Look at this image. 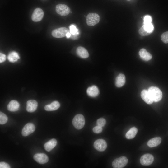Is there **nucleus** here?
<instances>
[{
  "mask_svg": "<svg viewBox=\"0 0 168 168\" xmlns=\"http://www.w3.org/2000/svg\"><path fill=\"white\" fill-rule=\"evenodd\" d=\"M148 91L153 102H157L161 100L162 96V92L158 87L151 86L149 88Z\"/></svg>",
  "mask_w": 168,
  "mask_h": 168,
  "instance_id": "f257e3e1",
  "label": "nucleus"
},
{
  "mask_svg": "<svg viewBox=\"0 0 168 168\" xmlns=\"http://www.w3.org/2000/svg\"><path fill=\"white\" fill-rule=\"evenodd\" d=\"M73 126L77 129H82L85 124V119L84 116L80 114L76 115L72 121Z\"/></svg>",
  "mask_w": 168,
  "mask_h": 168,
  "instance_id": "f03ea898",
  "label": "nucleus"
},
{
  "mask_svg": "<svg viewBox=\"0 0 168 168\" xmlns=\"http://www.w3.org/2000/svg\"><path fill=\"white\" fill-rule=\"evenodd\" d=\"M100 20L99 15L95 13H89L86 17V23L90 26H94L98 23Z\"/></svg>",
  "mask_w": 168,
  "mask_h": 168,
  "instance_id": "7ed1b4c3",
  "label": "nucleus"
},
{
  "mask_svg": "<svg viewBox=\"0 0 168 168\" xmlns=\"http://www.w3.org/2000/svg\"><path fill=\"white\" fill-rule=\"evenodd\" d=\"M128 161L125 156H122L114 159L112 163V166L114 168H122L126 166Z\"/></svg>",
  "mask_w": 168,
  "mask_h": 168,
  "instance_id": "20e7f679",
  "label": "nucleus"
},
{
  "mask_svg": "<svg viewBox=\"0 0 168 168\" xmlns=\"http://www.w3.org/2000/svg\"><path fill=\"white\" fill-rule=\"evenodd\" d=\"M68 29L65 27H60L54 30L52 32V35L54 37L61 38L66 36Z\"/></svg>",
  "mask_w": 168,
  "mask_h": 168,
  "instance_id": "39448f33",
  "label": "nucleus"
},
{
  "mask_svg": "<svg viewBox=\"0 0 168 168\" xmlns=\"http://www.w3.org/2000/svg\"><path fill=\"white\" fill-rule=\"evenodd\" d=\"M56 11L59 15L65 16L68 15L70 12L69 7L65 4H58L56 6Z\"/></svg>",
  "mask_w": 168,
  "mask_h": 168,
  "instance_id": "423d86ee",
  "label": "nucleus"
},
{
  "mask_svg": "<svg viewBox=\"0 0 168 168\" xmlns=\"http://www.w3.org/2000/svg\"><path fill=\"white\" fill-rule=\"evenodd\" d=\"M154 160L153 156L150 154L142 155L140 159V163L142 165L148 166L152 163Z\"/></svg>",
  "mask_w": 168,
  "mask_h": 168,
  "instance_id": "0eeeda50",
  "label": "nucleus"
},
{
  "mask_svg": "<svg viewBox=\"0 0 168 168\" xmlns=\"http://www.w3.org/2000/svg\"><path fill=\"white\" fill-rule=\"evenodd\" d=\"M44 15L43 10L40 8H37L34 10L31 16V19L34 22H38L42 19Z\"/></svg>",
  "mask_w": 168,
  "mask_h": 168,
  "instance_id": "6e6552de",
  "label": "nucleus"
},
{
  "mask_svg": "<svg viewBox=\"0 0 168 168\" xmlns=\"http://www.w3.org/2000/svg\"><path fill=\"white\" fill-rule=\"evenodd\" d=\"M94 147L97 150L102 152L105 151L106 148L107 144L106 141L103 139H98L96 140L94 143Z\"/></svg>",
  "mask_w": 168,
  "mask_h": 168,
  "instance_id": "1a4fd4ad",
  "label": "nucleus"
},
{
  "mask_svg": "<svg viewBox=\"0 0 168 168\" xmlns=\"http://www.w3.org/2000/svg\"><path fill=\"white\" fill-rule=\"evenodd\" d=\"M35 127L32 123L26 124L23 128L21 133L24 136H26L33 133L35 130Z\"/></svg>",
  "mask_w": 168,
  "mask_h": 168,
  "instance_id": "9d476101",
  "label": "nucleus"
},
{
  "mask_svg": "<svg viewBox=\"0 0 168 168\" xmlns=\"http://www.w3.org/2000/svg\"><path fill=\"white\" fill-rule=\"evenodd\" d=\"M33 158L37 162L40 164H45L49 160L47 156L43 153L35 154Z\"/></svg>",
  "mask_w": 168,
  "mask_h": 168,
  "instance_id": "9b49d317",
  "label": "nucleus"
},
{
  "mask_svg": "<svg viewBox=\"0 0 168 168\" xmlns=\"http://www.w3.org/2000/svg\"><path fill=\"white\" fill-rule=\"evenodd\" d=\"M38 106L37 101L34 100H28L26 103V110L29 112H34Z\"/></svg>",
  "mask_w": 168,
  "mask_h": 168,
  "instance_id": "f8f14e48",
  "label": "nucleus"
},
{
  "mask_svg": "<svg viewBox=\"0 0 168 168\" xmlns=\"http://www.w3.org/2000/svg\"><path fill=\"white\" fill-rule=\"evenodd\" d=\"M86 92L89 96L95 97L98 96L99 93V91L97 86L93 85L87 89Z\"/></svg>",
  "mask_w": 168,
  "mask_h": 168,
  "instance_id": "ddd939ff",
  "label": "nucleus"
},
{
  "mask_svg": "<svg viewBox=\"0 0 168 168\" xmlns=\"http://www.w3.org/2000/svg\"><path fill=\"white\" fill-rule=\"evenodd\" d=\"M76 53L79 57L83 58H86L89 56V54L87 50L82 46H79L77 48Z\"/></svg>",
  "mask_w": 168,
  "mask_h": 168,
  "instance_id": "4468645a",
  "label": "nucleus"
},
{
  "mask_svg": "<svg viewBox=\"0 0 168 168\" xmlns=\"http://www.w3.org/2000/svg\"><path fill=\"white\" fill-rule=\"evenodd\" d=\"M141 58L145 61H148L152 58V55L144 48L141 49L139 52Z\"/></svg>",
  "mask_w": 168,
  "mask_h": 168,
  "instance_id": "2eb2a0df",
  "label": "nucleus"
},
{
  "mask_svg": "<svg viewBox=\"0 0 168 168\" xmlns=\"http://www.w3.org/2000/svg\"><path fill=\"white\" fill-rule=\"evenodd\" d=\"M20 104L16 100H13L11 101L7 106L8 110L10 111L14 112L18 110Z\"/></svg>",
  "mask_w": 168,
  "mask_h": 168,
  "instance_id": "dca6fc26",
  "label": "nucleus"
},
{
  "mask_svg": "<svg viewBox=\"0 0 168 168\" xmlns=\"http://www.w3.org/2000/svg\"><path fill=\"white\" fill-rule=\"evenodd\" d=\"M125 82V77L123 74H119L116 77L115 79V85L118 87L123 86Z\"/></svg>",
  "mask_w": 168,
  "mask_h": 168,
  "instance_id": "f3484780",
  "label": "nucleus"
},
{
  "mask_svg": "<svg viewBox=\"0 0 168 168\" xmlns=\"http://www.w3.org/2000/svg\"><path fill=\"white\" fill-rule=\"evenodd\" d=\"M141 96L143 100L148 104H152L153 102L151 99L148 91L146 90H143L141 92Z\"/></svg>",
  "mask_w": 168,
  "mask_h": 168,
  "instance_id": "a211bd4d",
  "label": "nucleus"
},
{
  "mask_svg": "<svg viewBox=\"0 0 168 168\" xmlns=\"http://www.w3.org/2000/svg\"><path fill=\"white\" fill-rule=\"evenodd\" d=\"M57 144L56 139L53 138L45 143L44 145V147L46 151L49 152L55 147Z\"/></svg>",
  "mask_w": 168,
  "mask_h": 168,
  "instance_id": "6ab92c4d",
  "label": "nucleus"
},
{
  "mask_svg": "<svg viewBox=\"0 0 168 168\" xmlns=\"http://www.w3.org/2000/svg\"><path fill=\"white\" fill-rule=\"evenodd\" d=\"M60 106L59 103L57 101H54L50 104L46 105L44 107V109L46 111H52L57 110Z\"/></svg>",
  "mask_w": 168,
  "mask_h": 168,
  "instance_id": "aec40b11",
  "label": "nucleus"
},
{
  "mask_svg": "<svg viewBox=\"0 0 168 168\" xmlns=\"http://www.w3.org/2000/svg\"><path fill=\"white\" fill-rule=\"evenodd\" d=\"M161 141V138L159 137H156L149 140L147 144L150 147H154L159 145Z\"/></svg>",
  "mask_w": 168,
  "mask_h": 168,
  "instance_id": "412c9836",
  "label": "nucleus"
},
{
  "mask_svg": "<svg viewBox=\"0 0 168 168\" xmlns=\"http://www.w3.org/2000/svg\"><path fill=\"white\" fill-rule=\"evenodd\" d=\"M137 132L138 129L136 127H132L126 133L125 135L126 138L128 139H133L135 136Z\"/></svg>",
  "mask_w": 168,
  "mask_h": 168,
  "instance_id": "4be33fe9",
  "label": "nucleus"
},
{
  "mask_svg": "<svg viewBox=\"0 0 168 168\" xmlns=\"http://www.w3.org/2000/svg\"><path fill=\"white\" fill-rule=\"evenodd\" d=\"M7 58L10 62L14 63L17 61L20 58V57L17 52L12 51L8 54Z\"/></svg>",
  "mask_w": 168,
  "mask_h": 168,
  "instance_id": "5701e85b",
  "label": "nucleus"
},
{
  "mask_svg": "<svg viewBox=\"0 0 168 168\" xmlns=\"http://www.w3.org/2000/svg\"><path fill=\"white\" fill-rule=\"evenodd\" d=\"M145 30L148 32L152 33L154 30V26L151 23L143 24Z\"/></svg>",
  "mask_w": 168,
  "mask_h": 168,
  "instance_id": "b1692460",
  "label": "nucleus"
},
{
  "mask_svg": "<svg viewBox=\"0 0 168 168\" xmlns=\"http://www.w3.org/2000/svg\"><path fill=\"white\" fill-rule=\"evenodd\" d=\"M8 120L7 115L2 112H0V124H4L6 123Z\"/></svg>",
  "mask_w": 168,
  "mask_h": 168,
  "instance_id": "393cba45",
  "label": "nucleus"
},
{
  "mask_svg": "<svg viewBox=\"0 0 168 168\" xmlns=\"http://www.w3.org/2000/svg\"><path fill=\"white\" fill-rule=\"evenodd\" d=\"M161 39L164 43H168V31L165 32L162 34Z\"/></svg>",
  "mask_w": 168,
  "mask_h": 168,
  "instance_id": "a878e982",
  "label": "nucleus"
},
{
  "mask_svg": "<svg viewBox=\"0 0 168 168\" xmlns=\"http://www.w3.org/2000/svg\"><path fill=\"white\" fill-rule=\"evenodd\" d=\"M139 33L142 36H147L151 34L146 31L143 26L141 27L139 29Z\"/></svg>",
  "mask_w": 168,
  "mask_h": 168,
  "instance_id": "bb28decb",
  "label": "nucleus"
},
{
  "mask_svg": "<svg viewBox=\"0 0 168 168\" xmlns=\"http://www.w3.org/2000/svg\"><path fill=\"white\" fill-rule=\"evenodd\" d=\"M106 123L105 119L103 118H101L98 119L96 122L97 125L101 127L104 126Z\"/></svg>",
  "mask_w": 168,
  "mask_h": 168,
  "instance_id": "cd10ccee",
  "label": "nucleus"
},
{
  "mask_svg": "<svg viewBox=\"0 0 168 168\" xmlns=\"http://www.w3.org/2000/svg\"><path fill=\"white\" fill-rule=\"evenodd\" d=\"M70 31L71 34L74 35L77 34L78 32V29L76 28L75 26L74 25H71L70 27Z\"/></svg>",
  "mask_w": 168,
  "mask_h": 168,
  "instance_id": "c85d7f7f",
  "label": "nucleus"
},
{
  "mask_svg": "<svg viewBox=\"0 0 168 168\" xmlns=\"http://www.w3.org/2000/svg\"><path fill=\"white\" fill-rule=\"evenodd\" d=\"M102 131V127L97 125L93 128V132L96 133H99Z\"/></svg>",
  "mask_w": 168,
  "mask_h": 168,
  "instance_id": "c756f323",
  "label": "nucleus"
},
{
  "mask_svg": "<svg viewBox=\"0 0 168 168\" xmlns=\"http://www.w3.org/2000/svg\"><path fill=\"white\" fill-rule=\"evenodd\" d=\"M143 24L151 23L152 22V18L149 15H146L143 18Z\"/></svg>",
  "mask_w": 168,
  "mask_h": 168,
  "instance_id": "7c9ffc66",
  "label": "nucleus"
},
{
  "mask_svg": "<svg viewBox=\"0 0 168 168\" xmlns=\"http://www.w3.org/2000/svg\"><path fill=\"white\" fill-rule=\"evenodd\" d=\"M0 168H10V166L7 163L4 162H0Z\"/></svg>",
  "mask_w": 168,
  "mask_h": 168,
  "instance_id": "2f4dec72",
  "label": "nucleus"
},
{
  "mask_svg": "<svg viewBox=\"0 0 168 168\" xmlns=\"http://www.w3.org/2000/svg\"><path fill=\"white\" fill-rule=\"evenodd\" d=\"M6 59V56L2 53H0V63H2L5 61Z\"/></svg>",
  "mask_w": 168,
  "mask_h": 168,
  "instance_id": "473e14b6",
  "label": "nucleus"
},
{
  "mask_svg": "<svg viewBox=\"0 0 168 168\" xmlns=\"http://www.w3.org/2000/svg\"><path fill=\"white\" fill-rule=\"evenodd\" d=\"M71 35V34L69 32H68L66 34V37L67 38H70Z\"/></svg>",
  "mask_w": 168,
  "mask_h": 168,
  "instance_id": "72a5a7b5",
  "label": "nucleus"
},
{
  "mask_svg": "<svg viewBox=\"0 0 168 168\" xmlns=\"http://www.w3.org/2000/svg\"></svg>",
  "mask_w": 168,
  "mask_h": 168,
  "instance_id": "f704fd0d",
  "label": "nucleus"
}]
</instances>
